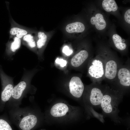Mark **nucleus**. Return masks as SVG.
<instances>
[{
    "label": "nucleus",
    "mask_w": 130,
    "mask_h": 130,
    "mask_svg": "<svg viewBox=\"0 0 130 130\" xmlns=\"http://www.w3.org/2000/svg\"><path fill=\"white\" fill-rule=\"evenodd\" d=\"M120 100L118 97L108 94H104L100 106L105 113L109 115L113 114L117 112V107Z\"/></svg>",
    "instance_id": "1"
},
{
    "label": "nucleus",
    "mask_w": 130,
    "mask_h": 130,
    "mask_svg": "<svg viewBox=\"0 0 130 130\" xmlns=\"http://www.w3.org/2000/svg\"><path fill=\"white\" fill-rule=\"evenodd\" d=\"M69 88L72 95L75 98H78L82 95L84 86L79 77L74 76L72 78L70 81Z\"/></svg>",
    "instance_id": "2"
},
{
    "label": "nucleus",
    "mask_w": 130,
    "mask_h": 130,
    "mask_svg": "<svg viewBox=\"0 0 130 130\" xmlns=\"http://www.w3.org/2000/svg\"><path fill=\"white\" fill-rule=\"evenodd\" d=\"M89 73L92 77L96 78L102 77L104 73L102 62L99 60L95 59L89 69Z\"/></svg>",
    "instance_id": "3"
},
{
    "label": "nucleus",
    "mask_w": 130,
    "mask_h": 130,
    "mask_svg": "<svg viewBox=\"0 0 130 130\" xmlns=\"http://www.w3.org/2000/svg\"><path fill=\"white\" fill-rule=\"evenodd\" d=\"M100 89L97 87H94L91 89L89 97V101L93 106L100 105L104 95Z\"/></svg>",
    "instance_id": "4"
},
{
    "label": "nucleus",
    "mask_w": 130,
    "mask_h": 130,
    "mask_svg": "<svg viewBox=\"0 0 130 130\" xmlns=\"http://www.w3.org/2000/svg\"><path fill=\"white\" fill-rule=\"evenodd\" d=\"M37 122V119L35 116H27L22 119L19 127L22 130H30L35 126Z\"/></svg>",
    "instance_id": "5"
},
{
    "label": "nucleus",
    "mask_w": 130,
    "mask_h": 130,
    "mask_svg": "<svg viewBox=\"0 0 130 130\" xmlns=\"http://www.w3.org/2000/svg\"><path fill=\"white\" fill-rule=\"evenodd\" d=\"M68 110V108L66 104L62 103H58L55 104L52 107L50 113L54 117H61L65 115Z\"/></svg>",
    "instance_id": "6"
},
{
    "label": "nucleus",
    "mask_w": 130,
    "mask_h": 130,
    "mask_svg": "<svg viewBox=\"0 0 130 130\" xmlns=\"http://www.w3.org/2000/svg\"><path fill=\"white\" fill-rule=\"evenodd\" d=\"M117 71V64L115 61L111 60L107 62L105 73V76L106 78L110 79L114 78L116 76Z\"/></svg>",
    "instance_id": "7"
},
{
    "label": "nucleus",
    "mask_w": 130,
    "mask_h": 130,
    "mask_svg": "<svg viewBox=\"0 0 130 130\" xmlns=\"http://www.w3.org/2000/svg\"><path fill=\"white\" fill-rule=\"evenodd\" d=\"M88 56V53L86 50H83L80 51L72 59L71 65L75 67L79 66L87 59Z\"/></svg>",
    "instance_id": "8"
},
{
    "label": "nucleus",
    "mask_w": 130,
    "mask_h": 130,
    "mask_svg": "<svg viewBox=\"0 0 130 130\" xmlns=\"http://www.w3.org/2000/svg\"><path fill=\"white\" fill-rule=\"evenodd\" d=\"M120 83L123 86H129L130 85V72L127 69L122 68L119 70L118 73Z\"/></svg>",
    "instance_id": "9"
},
{
    "label": "nucleus",
    "mask_w": 130,
    "mask_h": 130,
    "mask_svg": "<svg viewBox=\"0 0 130 130\" xmlns=\"http://www.w3.org/2000/svg\"><path fill=\"white\" fill-rule=\"evenodd\" d=\"M90 20L91 24L95 25L96 28L98 30H102L106 26V22L103 15L101 13L96 14L95 16L91 17Z\"/></svg>",
    "instance_id": "10"
},
{
    "label": "nucleus",
    "mask_w": 130,
    "mask_h": 130,
    "mask_svg": "<svg viewBox=\"0 0 130 130\" xmlns=\"http://www.w3.org/2000/svg\"><path fill=\"white\" fill-rule=\"evenodd\" d=\"M85 29L84 25L82 23L78 22L68 24L65 27L66 32L70 33L82 32Z\"/></svg>",
    "instance_id": "11"
},
{
    "label": "nucleus",
    "mask_w": 130,
    "mask_h": 130,
    "mask_svg": "<svg viewBox=\"0 0 130 130\" xmlns=\"http://www.w3.org/2000/svg\"><path fill=\"white\" fill-rule=\"evenodd\" d=\"M26 86L25 82L22 81L20 82L13 89L12 95L13 98L16 99L20 98Z\"/></svg>",
    "instance_id": "12"
},
{
    "label": "nucleus",
    "mask_w": 130,
    "mask_h": 130,
    "mask_svg": "<svg viewBox=\"0 0 130 130\" xmlns=\"http://www.w3.org/2000/svg\"><path fill=\"white\" fill-rule=\"evenodd\" d=\"M102 5L104 10L108 12L115 11L118 9L117 4L114 0H104Z\"/></svg>",
    "instance_id": "13"
},
{
    "label": "nucleus",
    "mask_w": 130,
    "mask_h": 130,
    "mask_svg": "<svg viewBox=\"0 0 130 130\" xmlns=\"http://www.w3.org/2000/svg\"><path fill=\"white\" fill-rule=\"evenodd\" d=\"M9 33L11 35L21 39L29 33L28 31L25 29L18 27H14L10 29Z\"/></svg>",
    "instance_id": "14"
},
{
    "label": "nucleus",
    "mask_w": 130,
    "mask_h": 130,
    "mask_svg": "<svg viewBox=\"0 0 130 130\" xmlns=\"http://www.w3.org/2000/svg\"><path fill=\"white\" fill-rule=\"evenodd\" d=\"M13 89V85L10 84L5 87L1 94V99L3 101L6 102L9 100L12 95Z\"/></svg>",
    "instance_id": "15"
},
{
    "label": "nucleus",
    "mask_w": 130,
    "mask_h": 130,
    "mask_svg": "<svg viewBox=\"0 0 130 130\" xmlns=\"http://www.w3.org/2000/svg\"><path fill=\"white\" fill-rule=\"evenodd\" d=\"M112 39L115 46L117 49L121 50L125 49L126 45L122 42V38L119 35L117 34H114Z\"/></svg>",
    "instance_id": "16"
},
{
    "label": "nucleus",
    "mask_w": 130,
    "mask_h": 130,
    "mask_svg": "<svg viewBox=\"0 0 130 130\" xmlns=\"http://www.w3.org/2000/svg\"><path fill=\"white\" fill-rule=\"evenodd\" d=\"M37 37L38 39L36 42L37 46L38 48L40 49L45 45L47 36L44 32L40 31L38 33Z\"/></svg>",
    "instance_id": "17"
},
{
    "label": "nucleus",
    "mask_w": 130,
    "mask_h": 130,
    "mask_svg": "<svg viewBox=\"0 0 130 130\" xmlns=\"http://www.w3.org/2000/svg\"><path fill=\"white\" fill-rule=\"evenodd\" d=\"M23 40L26 42L28 46L31 48H33L36 46V43L33 35L28 33L24 36L22 38Z\"/></svg>",
    "instance_id": "18"
},
{
    "label": "nucleus",
    "mask_w": 130,
    "mask_h": 130,
    "mask_svg": "<svg viewBox=\"0 0 130 130\" xmlns=\"http://www.w3.org/2000/svg\"><path fill=\"white\" fill-rule=\"evenodd\" d=\"M21 42V39L14 36L13 41L11 43L10 49L11 51L14 52L20 47Z\"/></svg>",
    "instance_id": "19"
},
{
    "label": "nucleus",
    "mask_w": 130,
    "mask_h": 130,
    "mask_svg": "<svg viewBox=\"0 0 130 130\" xmlns=\"http://www.w3.org/2000/svg\"><path fill=\"white\" fill-rule=\"evenodd\" d=\"M0 130H12L11 127L5 121L0 119Z\"/></svg>",
    "instance_id": "20"
},
{
    "label": "nucleus",
    "mask_w": 130,
    "mask_h": 130,
    "mask_svg": "<svg viewBox=\"0 0 130 130\" xmlns=\"http://www.w3.org/2000/svg\"><path fill=\"white\" fill-rule=\"evenodd\" d=\"M55 61L56 63L59 64L62 67L65 66L67 63L66 60L58 58L56 59Z\"/></svg>",
    "instance_id": "21"
},
{
    "label": "nucleus",
    "mask_w": 130,
    "mask_h": 130,
    "mask_svg": "<svg viewBox=\"0 0 130 130\" xmlns=\"http://www.w3.org/2000/svg\"><path fill=\"white\" fill-rule=\"evenodd\" d=\"M63 52L67 56L71 55L72 53V50L70 49L68 46H64L63 49Z\"/></svg>",
    "instance_id": "22"
},
{
    "label": "nucleus",
    "mask_w": 130,
    "mask_h": 130,
    "mask_svg": "<svg viewBox=\"0 0 130 130\" xmlns=\"http://www.w3.org/2000/svg\"><path fill=\"white\" fill-rule=\"evenodd\" d=\"M124 18L125 21L130 24V9L128 10L126 12L124 15Z\"/></svg>",
    "instance_id": "23"
}]
</instances>
